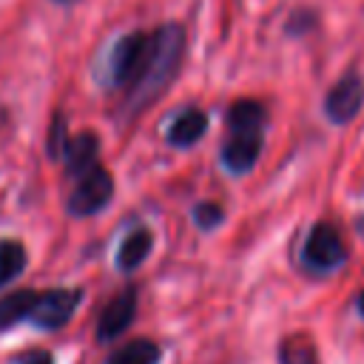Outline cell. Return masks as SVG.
Instances as JSON below:
<instances>
[{
  "label": "cell",
  "mask_w": 364,
  "mask_h": 364,
  "mask_svg": "<svg viewBox=\"0 0 364 364\" xmlns=\"http://www.w3.org/2000/svg\"><path fill=\"white\" fill-rule=\"evenodd\" d=\"M267 111L256 100H239L228 111V136L222 145V165L230 173H247L262 156Z\"/></svg>",
  "instance_id": "cell-2"
},
{
  "label": "cell",
  "mask_w": 364,
  "mask_h": 364,
  "mask_svg": "<svg viewBox=\"0 0 364 364\" xmlns=\"http://www.w3.org/2000/svg\"><path fill=\"white\" fill-rule=\"evenodd\" d=\"M193 225L199 230H213L222 225V208L216 202H199L193 208Z\"/></svg>",
  "instance_id": "cell-16"
},
{
  "label": "cell",
  "mask_w": 364,
  "mask_h": 364,
  "mask_svg": "<svg viewBox=\"0 0 364 364\" xmlns=\"http://www.w3.org/2000/svg\"><path fill=\"white\" fill-rule=\"evenodd\" d=\"M97 151H100L97 134L80 131V134L68 136L65 125H63V117L54 119V128H51V156H60L71 176H80L82 171H88L97 162Z\"/></svg>",
  "instance_id": "cell-6"
},
{
  "label": "cell",
  "mask_w": 364,
  "mask_h": 364,
  "mask_svg": "<svg viewBox=\"0 0 364 364\" xmlns=\"http://www.w3.org/2000/svg\"><path fill=\"white\" fill-rule=\"evenodd\" d=\"M111 196H114V179H111V173L100 162H94L88 171H82L77 176V185H74L65 208H68L71 216L85 219V216H94L102 208H108Z\"/></svg>",
  "instance_id": "cell-5"
},
{
  "label": "cell",
  "mask_w": 364,
  "mask_h": 364,
  "mask_svg": "<svg viewBox=\"0 0 364 364\" xmlns=\"http://www.w3.org/2000/svg\"><path fill=\"white\" fill-rule=\"evenodd\" d=\"M364 105V77L358 71H347L324 97V114L333 125H347L358 117Z\"/></svg>",
  "instance_id": "cell-8"
},
{
  "label": "cell",
  "mask_w": 364,
  "mask_h": 364,
  "mask_svg": "<svg viewBox=\"0 0 364 364\" xmlns=\"http://www.w3.org/2000/svg\"><path fill=\"white\" fill-rule=\"evenodd\" d=\"M279 361H282V364H316L313 344H310L304 336H293V338L282 341V347H279Z\"/></svg>",
  "instance_id": "cell-15"
},
{
  "label": "cell",
  "mask_w": 364,
  "mask_h": 364,
  "mask_svg": "<svg viewBox=\"0 0 364 364\" xmlns=\"http://www.w3.org/2000/svg\"><path fill=\"white\" fill-rule=\"evenodd\" d=\"M28 264V253L23 247V242L17 239H0V287L11 284L14 279H20V273Z\"/></svg>",
  "instance_id": "cell-14"
},
{
  "label": "cell",
  "mask_w": 364,
  "mask_h": 364,
  "mask_svg": "<svg viewBox=\"0 0 364 364\" xmlns=\"http://www.w3.org/2000/svg\"><path fill=\"white\" fill-rule=\"evenodd\" d=\"M148 46H151V31H128V34H122L105 54V85L128 91L131 82L136 80L142 63H145Z\"/></svg>",
  "instance_id": "cell-3"
},
{
  "label": "cell",
  "mask_w": 364,
  "mask_h": 364,
  "mask_svg": "<svg viewBox=\"0 0 364 364\" xmlns=\"http://www.w3.org/2000/svg\"><path fill=\"white\" fill-rule=\"evenodd\" d=\"M57 3H63V6H71V3H77V0H57Z\"/></svg>",
  "instance_id": "cell-19"
},
{
  "label": "cell",
  "mask_w": 364,
  "mask_h": 364,
  "mask_svg": "<svg viewBox=\"0 0 364 364\" xmlns=\"http://www.w3.org/2000/svg\"><path fill=\"white\" fill-rule=\"evenodd\" d=\"M159 361H162V347L151 338H131L105 358V364H159Z\"/></svg>",
  "instance_id": "cell-13"
},
{
  "label": "cell",
  "mask_w": 364,
  "mask_h": 364,
  "mask_svg": "<svg viewBox=\"0 0 364 364\" xmlns=\"http://www.w3.org/2000/svg\"><path fill=\"white\" fill-rule=\"evenodd\" d=\"M355 307H358V313L364 316V290H361V293L355 296Z\"/></svg>",
  "instance_id": "cell-18"
},
{
  "label": "cell",
  "mask_w": 364,
  "mask_h": 364,
  "mask_svg": "<svg viewBox=\"0 0 364 364\" xmlns=\"http://www.w3.org/2000/svg\"><path fill=\"white\" fill-rule=\"evenodd\" d=\"M182 54H185V28L179 23H165L151 31L145 63L136 80L131 82V88L125 91V105H122L125 119H134L168 91V85L173 82L182 65Z\"/></svg>",
  "instance_id": "cell-1"
},
{
  "label": "cell",
  "mask_w": 364,
  "mask_h": 364,
  "mask_svg": "<svg viewBox=\"0 0 364 364\" xmlns=\"http://www.w3.org/2000/svg\"><path fill=\"white\" fill-rule=\"evenodd\" d=\"M34 301H37V290H11L0 299V333L17 327V324H28L31 313H34Z\"/></svg>",
  "instance_id": "cell-12"
},
{
  "label": "cell",
  "mask_w": 364,
  "mask_h": 364,
  "mask_svg": "<svg viewBox=\"0 0 364 364\" xmlns=\"http://www.w3.org/2000/svg\"><path fill=\"white\" fill-rule=\"evenodd\" d=\"M17 364H54V355L48 350H26L17 358Z\"/></svg>",
  "instance_id": "cell-17"
},
{
  "label": "cell",
  "mask_w": 364,
  "mask_h": 364,
  "mask_svg": "<svg viewBox=\"0 0 364 364\" xmlns=\"http://www.w3.org/2000/svg\"><path fill=\"white\" fill-rule=\"evenodd\" d=\"M347 262V247L341 242V233L336 230V225L330 222H316L301 245V264L316 273V276H327L333 270H338Z\"/></svg>",
  "instance_id": "cell-4"
},
{
  "label": "cell",
  "mask_w": 364,
  "mask_h": 364,
  "mask_svg": "<svg viewBox=\"0 0 364 364\" xmlns=\"http://www.w3.org/2000/svg\"><path fill=\"white\" fill-rule=\"evenodd\" d=\"M82 290L80 287H51V290H37V301H34V313L31 321L40 330H60L71 321L74 310L82 301Z\"/></svg>",
  "instance_id": "cell-7"
},
{
  "label": "cell",
  "mask_w": 364,
  "mask_h": 364,
  "mask_svg": "<svg viewBox=\"0 0 364 364\" xmlns=\"http://www.w3.org/2000/svg\"><path fill=\"white\" fill-rule=\"evenodd\" d=\"M151 247H154V233L148 228H134L117 247V270H122V273L136 270L148 259Z\"/></svg>",
  "instance_id": "cell-11"
},
{
  "label": "cell",
  "mask_w": 364,
  "mask_h": 364,
  "mask_svg": "<svg viewBox=\"0 0 364 364\" xmlns=\"http://www.w3.org/2000/svg\"><path fill=\"white\" fill-rule=\"evenodd\" d=\"M361 233H364V219H361Z\"/></svg>",
  "instance_id": "cell-20"
},
{
  "label": "cell",
  "mask_w": 364,
  "mask_h": 364,
  "mask_svg": "<svg viewBox=\"0 0 364 364\" xmlns=\"http://www.w3.org/2000/svg\"><path fill=\"white\" fill-rule=\"evenodd\" d=\"M134 316H136V290L125 287L105 304V310L97 321V338L100 341H114L117 336H122L131 327Z\"/></svg>",
  "instance_id": "cell-9"
},
{
  "label": "cell",
  "mask_w": 364,
  "mask_h": 364,
  "mask_svg": "<svg viewBox=\"0 0 364 364\" xmlns=\"http://www.w3.org/2000/svg\"><path fill=\"white\" fill-rule=\"evenodd\" d=\"M205 131H208V114L196 105H188L171 117L165 136L173 148H191L205 136Z\"/></svg>",
  "instance_id": "cell-10"
}]
</instances>
